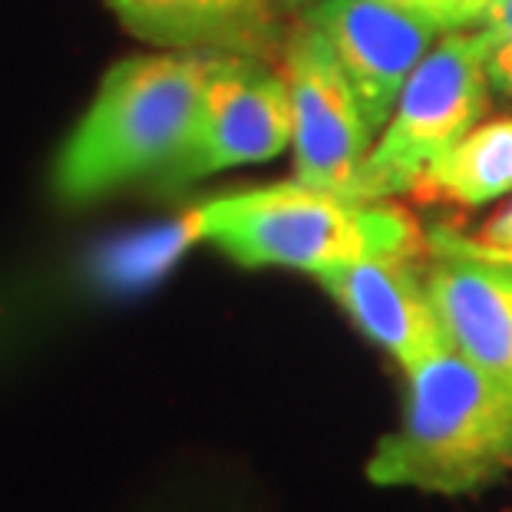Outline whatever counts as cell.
I'll use <instances>...</instances> for the list:
<instances>
[{
	"instance_id": "4",
	"label": "cell",
	"mask_w": 512,
	"mask_h": 512,
	"mask_svg": "<svg viewBox=\"0 0 512 512\" xmlns=\"http://www.w3.org/2000/svg\"><path fill=\"white\" fill-rule=\"evenodd\" d=\"M493 90L486 76L483 30L443 34L410 73L384 133L354 179V199L377 202L413 192L460 139L486 116Z\"/></svg>"
},
{
	"instance_id": "5",
	"label": "cell",
	"mask_w": 512,
	"mask_h": 512,
	"mask_svg": "<svg viewBox=\"0 0 512 512\" xmlns=\"http://www.w3.org/2000/svg\"><path fill=\"white\" fill-rule=\"evenodd\" d=\"M294 139V103L285 73L271 60L209 53L202 110L189 146L156 179L162 189L205 179L235 166L271 162Z\"/></svg>"
},
{
	"instance_id": "2",
	"label": "cell",
	"mask_w": 512,
	"mask_h": 512,
	"mask_svg": "<svg viewBox=\"0 0 512 512\" xmlns=\"http://www.w3.org/2000/svg\"><path fill=\"white\" fill-rule=\"evenodd\" d=\"M403 420L367 460L374 486L460 496L512 473V380L460 351L407 370Z\"/></svg>"
},
{
	"instance_id": "13",
	"label": "cell",
	"mask_w": 512,
	"mask_h": 512,
	"mask_svg": "<svg viewBox=\"0 0 512 512\" xmlns=\"http://www.w3.org/2000/svg\"><path fill=\"white\" fill-rule=\"evenodd\" d=\"M403 10L430 20L440 27V34H456V30H483L496 0H394Z\"/></svg>"
},
{
	"instance_id": "10",
	"label": "cell",
	"mask_w": 512,
	"mask_h": 512,
	"mask_svg": "<svg viewBox=\"0 0 512 512\" xmlns=\"http://www.w3.org/2000/svg\"><path fill=\"white\" fill-rule=\"evenodd\" d=\"M427 285L456 351L512 380V261L437 255Z\"/></svg>"
},
{
	"instance_id": "11",
	"label": "cell",
	"mask_w": 512,
	"mask_h": 512,
	"mask_svg": "<svg viewBox=\"0 0 512 512\" xmlns=\"http://www.w3.org/2000/svg\"><path fill=\"white\" fill-rule=\"evenodd\" d=\"M420 199L486 205L512 192V116L489 119L470 129L460 143L417 182Z\"/></svg>"
},
{
	"instance_id": "16",
	"label": "cell",
	"mask_w": 512,
	"mask_h": 512,
	"mask_svg": "<svg viewBox=\"0 0 512 512\" xmlns=\"http://www.w3.org/2000/svg\"><path fill=\"white\" fill-rule=\"evenodd\" d=\"M288 10H294V7H304V4H318V0H281Z\"/></svg>"
},
{
	"instance_id": "7",
	"label": "cell",
	"mask_w": 512,
	"mask_h": 512,
	"mask_svg": "<svg viewBox=\"0 0 512 512\" xmlns=\"http://www.w3.org/2000/svg\"><path fill=\"white\" fill-rule=\"evenodd\" d=\"M304 20L328 40L374 133L387 126L410 73L440 37V27L394 0H318Z\"/></svg>"
},
{
	"instance_id": "9",
	"label": "cell",
	"mask_w": 512,
	"mask_h": 512,
	"mask_svg": "<svg viewBox=\"0 0 512 512\" xmlns=\"http://www.w3.org/2000/svg\"><path fill=\"white\" fill-rule=\"evenodd\" d=\"M129 34L166 50L242 53L271 60L285 50L281 0H106Z\"/></svg>"
},
{
	"instance_id": "15",
	"label": "cell",
	"mask_w": 512,
	"mask_h": 512,
	"mask_svg": "<svg viewBox=\"0 0 512 512\" xmlns=\"http://www.w3.org/2000/svg\"><path fill=\"white\" fill-rule=\"evenodd\" d=\"M476 242L493 245V248H512V202L503 212H496L483 228H479Z\"/></svg>"
},
{
	"instance_id": "8",
	"label": "cell",
	"mask_w": 512,
	"mask_h": 512,
	"mask_svg": "<svg viewBox=\"0 0 512 512\" xmlns=\"http://www.w3.org/2000/svg\"><path fill=\"white\" fill-rule=\"evenodd\" d=\"M354 328L394 357L403 370L456 351L417 258H364L318 275Z\"/></svg>"
},
{
	"instance_id": "12",
	"label": "cell",
	"mask_w": 512,
	"mask_h": 512,
	"mask_svg": "<svg viewBox=\"0 0 512 512\" xmlns=\"http://www.w3.org/2000/svg\"><path fill=\"white\" fill-rule=\"evenodd\" d=\"M486 76L496 100L512 106V0H496L486 27Z\"/></svg>"
},
{
	"instance_id": "1",
	"label": "cell",
	"mask_w": 512,
	"mask_h": 512,
	"mask_svg": "<svg viewBox=\"0 0 512 512\" xmlns=\"http://www.w3.org/2000/svg\"><path fill=\"white\" fill-rule=\"evenodd\" d=\"M209 53L169 50L119 60L53 162V192L80 205L139 179H159L189 146Z\"/></svg>"
},
{
	"instance_id": "14",
	"label": "cell",
	"mask_w": 512,
	"mask_h": 512,
	"mask_svg": "<svg viewBox=\"0 0 512 512\" xmlns=\"http://www.w3.org/2000/svg\"><path fill=\"white\" fill-rule=\"evenodd\" d=\"M427 248L433 255H470V258H493V261H512V248H493L476 242L470 235H460L453 228H433L427 232Z\"/></svg>"
},
{
	"instance_id": "3",
	"label": "cell",
	"mask_w": 512,
	"mask_h": 512,
	"mask_svg": "<svg viewBox=\"0 0 512 512\" xmlns=\"http://www.w3.org/2000/svg\"><path fill=\"white\" fill-rule=\"evenodd\" d=\"M195 238L242 268L321 271L364 258H417L427 238L410 212L301 182L219 195L189 215Z\"/></svg>"
},
{
	"instance_id": "6",
	"label": "cell",
	"mask_w": 512,
	"mask_h": 512,
	"mask_svg": "<svg viewBox=\"0 0 512 512\" xmlns=\"http://www.w3.org/2000/svg\"><path fill=\"white\" fill-rule=\"evenodd\" d=\"M281 73L294 103V182L351 195L374 143V129L328 40L304 17L288 30Z\"/></svg>"
}]
</instances>
